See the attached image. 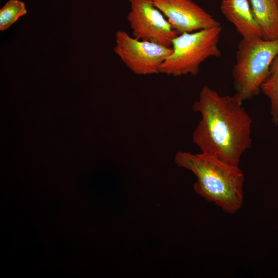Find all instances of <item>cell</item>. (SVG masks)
Here are the masks:
<instances>
[{
	"label": "cell",
	"instance_id": "6",
	"mask_svg": "<svg viewBox=\"0 0 278 278\" xmlns=\"http://www.w3.org/2000/svg\"><path fill=\"white\" fill-rule=\"evenodd\" d=\"M130 9L127 20L132 37L171 47L172 40L178 34L152 0H128Z\"/></svg>",
	"mask_w": 278,
	"mask_h": 278
},
{
	"label": "cell",
	"instance_id": "12",
	"mask_svg": "<svg viewBox=\"0 0 278 278\" xmlns=\"http://www.w3.org/2000/svg\"><path fill=\"white\" fill-rule=\"evenodd\" d=\"M277 3H278V0H277Z\"/></svg>",
	"mask_w": 278,
	"mask_h": 278
},
{
	"label": "cell",
	"instance_id": "2",
	"mask_svg": "<svg viewBox=\"0 0 278 278\" xmlns=\"http://www.w3.org/2000/svg\"><path fill=\"white\" fill-rule=\"evenodd\" d=\"M174 160L178 167L196 176L193 187L197 195L229 214L241 207L244 176L239 166L202 152L194 154L179 151Z\"/></svg>",
	"mask_w": 278,
	"mask_h": 278
},
{
	"label": "cell",
	"instance_id": "8",
	"mask_svg": "<svg viewBox=\"0 0 278 278\" xmlns=\"http://www.w3.org/2000/svg\"><path fill=\"white\" fill-rule=\"evenodd\" d=\"M220 10L242 39H262L249 0H222Z\"/></svg>",
	"mask_w": 278,
	"mask_h": 278
},
{
	"label": "cell",
	"instance_id": "9",
	"mask_svg": "<svg viewBox=\"0 0 278 278\" xmlns=\"http://www.w3.org/2000/svg\"><path fill=\"white\" fill-rule=\"evenodd\" d=\"M262 39H278V3L277 0H249Z\"/></svg>",
	"mask_w": 278,
	"mask_h": 278
},
{
	"label": "cell",
	"instance_id": "5",
	"mask_svg": "<svg viewBox=\"0 0 278 278\" xmlns=\"http://www.w3.org/2000/svg\"><path fill=\"white\" fill-rule=\"evenodd\" d=\"M113 50L133 73L150 75L160 73L162 64L172 49L171 47L138 40L123 30H118Z\"/></svg>",
	"mask_w": 278,
	"mask_h": 278
},
{
	"label": "cell",
	"instance_id": "10",
	"mask_svg": "<svg viewBox=\"0 0 278 278\" xmlns=\"http://www.w3.org/2000/svg\"><path fill=\"white\" fill-rule=\"evenodd\" d=\"M261 92L270 100L272 121L278 125V55L271 64L269 74L262 85Z\"/></svg>",
	"mask_w": 278,
	"mask_h": 278
},
{
	"label": "cell",
	"instance_id": "4",
	"mask_svg": "<svg viewBox=\"0 0 278 278\" xmlns=\"http://www.w3.org/2000/svg\"><path fill=\"white\" fill-rule=\"evenodd\" d=\"M221 26L184 32L172 41V53L162 64L160 73L179 77L198 74L201 64L209 58L219 57Z\"/></svg>",
	"mask_w": 278,
	"mask_h": 278
},
{
	"label": "cell",
	"instance_id": "1",
	"mask_svg": "<svg viewBox=\"0 0 278 278\" xmlns=\"http://www.w3.org/2000/svg\"><path fill=\"white\" fill-rule=\"evenodd\" d=\"M243 102L236 94L222 96L207 85L202 88L193 106L201 119L192 134L201 152L239 166L252 144V120Z\"/></svg>",
	"mask_w": 278,
	"mask_h": 278
},
{
	"label": "cell",
	"instance_id": "11",
	"mask_svg": "<svg viewBox=\"0 0 278 278\" xmlns=\"http://www.w3.org/2000/svg\"><path fill=\"white\" fill-rule=\"evenodd\" d=\"M27 12L24 2L19 0H9L0 10V30L7 29Z\"/></svg>",
	"mask_w": 278,
	"mask_h": 278
},
{
	"label": "cell",
	"instance_id": "7",
	"mask_svg": "<svg viewBox=\"0 0 278 278\" xmlns=\"http://www.w3.org/2000/svg\"><path fill=\"white\" fill-rule=\"evenodd\" d=\"M178 34L221 26L193 0H152Z\"/></svg>",
	"mask_w": 278,
	"mask_h": 278
},
{
	"label": "cell",
	"instance_id": "3",
	"mask_svg": "<svg viewBox=\"0 0 278 278\" xmlns=\"http://www.w3.org/2000/svg\"><path fill=\"white\" fill-rule=\"evenodd\" d=\"M278 55V39H241L236 52L232 71L235 93L245 101L261 92V86L267 78L271 64Z\"/></svg>",
	"mask_w": 278,
	"mask_h": 278
}]
</instances>
